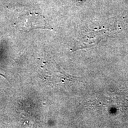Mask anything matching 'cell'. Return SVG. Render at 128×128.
<instances>
[{
    "label": "cell",
    "mask_w": 128,
    "mask_h": 128,
    "mask_svg": "<svg viewBox=\"0 0 128 128\" xmlns=\"http://www.w3.org/2000/svg\"><path fill=\"white\" fill-rule=\"evenodd\" d=\"M21 30L28 32L36 28H48L47 23L44 18L37 14H30L23 18L20 24Z\"/></svg>",
    "instance_id": "obj_2"
},
{
    "label": "cell",
    "mask_w": 128,
    "mask_h": 128,
    "mask_svg": "<svg viewBox=\"0 0 128 128\" xmlns=\"http://www.w3.org/2000/svg\"><path fill=\"white\" fill-rule=\"evenodd\" d=\"M42 76L48 82L55 84L66 81H75L80 78L72 76L65 72L55 62L49 61L44 63L41 68Z\"/></svg>",
    "instance_id": "obj_1"
}]
</instances>
